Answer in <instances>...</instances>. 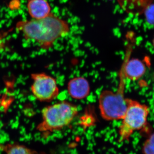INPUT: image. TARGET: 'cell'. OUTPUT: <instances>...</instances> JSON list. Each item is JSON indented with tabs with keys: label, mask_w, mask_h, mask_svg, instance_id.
I'll use <instances>...</instances> for the list:
<instances>
[{
	"label": "cell",
	"mask_w": 154,
	"mask_h": 154,
	"mask_svg": "<svg viewBox=\"0 0 154 154\" xmlns=\"http://www.w3.org/2000/svg\"><path fill=\"white\" fill-rule=\"evenodd\" d=\"M17 28L25 39L34 42L44 50L51 48L56 40L70 31L68 22L52 13L43 19L20 21Z\"/></svg>",
	"instance_id": "cell-1"
},
{
	"label": "cell",
	"mask_w": 154,
	"mask_h": 154,
	"mask_svg": "<svg viewBox=\"0 0 154 154\" xmlns=\"http://www.w3.org/2000/svg\"><path fill=\"white\" fill-rule=\"evenodd\" d=\"M41 113L42 120L37 129L44 135L48 136L70 124L78 115L79 109L73 103L61 101L44 107Z\"/></svg>",
	"instance_id": "cell-2"
},
{
	"label": "cell",
	"mask_w": 154,
	"mask_h": 154,
	"mask_svg": "<svg viewBox=\"0 0 154 154\" xmlns=\"http://www.w3.org/2000/svg\"><path fill=\"white\" fill-rule=\"evenodd\" d=\"M126 78L122 68L119 75V82L116 92L105 90L99 96V106L100 114L106 121L122 119L126 111V99L125 98V88Z\"/></svg>",
	"instance_id": "cell-3"
},
{
	"label": "cell",
	"mask_w": 154,
	"mask_h": 154,
	"mask_svg": "<svg viewBox=\"0 0 154 154\" xmlns=\"http://www.w3.org/2000/svg\"><path fill=\"white\" fill-rule=\"evenodd\" d=\"M126 109L119 129V142L129 140L133 134L143 129L147 124L149 108L147 105L126 99Z\"/></svg>",
	"instance_id": "cell-4"
},
{
	"label": "cell",
	"mask_w": 154,
	"mask_h": 154,
	"mask_svg": "<svg viewBox=\"0 0 154 154\" xmlns=\"http://www.w3.org/2000/svg\"><path fill=\"white\" fill-rule=\"evenodd\" d=\"M31 78L30 90L35 99L41 102H49L57 98L59 88L54 78L41 72L32 74Z\"/></svg>",
	"instance_id": "cell-5"
},
{
	"label": "cell",
	"mask_w": 154,
	"mask_h": 154,
	"mask_svg": "<svg viewBox=\"0 0 154 154\" xmlns=\"http://www.w3.org/2000/svg\"><path fill=\"white\" fill-rule=\"evenodd\" d=\"M127 55L126 60L122 66L125 77L131 81H135L143 76L146 71V67L142 61L137 58L128 59Z\"/></svg>",
	"instance_id": "cell-6"
},
{
	"label": "cell",
	"mask_w": 154,
	"mask_h": 154,
	"mask_svg": "<svg viewBox=\"0 0 154 154\" xmlns=\"http://www.w3.org/2000/svg\"><path fill=\"white\" fill-rule=\"evenodd\" d=\"M67 89L69 95L76 100L85 99L90 93L89 82L82 77H76L70 80L68 84Z\"/></svg>",
	"instance_id": "cell-7"
},
{
	"label": "cell",
	"mask_w": 154,
	"mask_h": 154,
	"mask_svg": "<svg viewBox=\"0 0 154 154\" xmlns=\"http://www.w3.org/2000/svg\"><path fill=\"white\" fill-rule=\"evenodd\" d=\"M28 14L32 19H43L51 14V8L46 0H28Z\"/></svg>",
	"instance_id": "cell-8"
},
{
	"label": "cell",
	"mask_w": 154,
	"mask_h": 154,
	"mask_svg": "<svg viewBox=\"0 0 154 154\" xmlns=\"http://www.w3.org/2000/svg\"><path fill=\"white\" fill-rule=\"evenodd\" d=\"M0 148L2 149L5 154H38L23 145L18 143H8L1 145Z\"/></svg>",
	"instance_id": "cell-9"
},
{
	"label": "cell",
	"mask_w": 154,
	"mask_h": 154,
	"mask_svg": "<svg viewBox=\"0 0 154 154\" xmlns=\"http://www.w3.org/2000/svg\"><path fill=\"white\" fill-rule=\"evenodd\" d=\"M142 152L143 154H154V133L151 134L144 142Z\"/></svg>",
	"instance_id": "cell-10"
},
{
	"label": "cell",
	"mask_w": 154,
	"mask_h": 154,
	"mask_svg": "<svg viewBox=\"0 0 154 154\" xmlns=\"http://www.w3.org/2000/svg\"><path fill=\"white\" fill-rule=\"evenodd\" d=\"M147 21L151 25H154V5L148 7L145 12Z\"/></svg>",
	"instance_id": "cell-11"
},
{
	"label": "cell",
	"mask_w": 154,
	"mask_h": 154,
	"mask_svg": "<svg viewBox=\"0 0 154 154\" xmlns=\"http://www.w3.org/2000/svg\"><path fill=\"white\" fill-rule=\"evenodd\" d=\"M152 44H153V46L154 47V37L153 39V40H152Z\"/></svg>",
	"instance_id": "cell-12"
},
{
	"label": "cell",
	"mask_w": 154,
	"mask_h": 154,
	"mask_svg": "<svg viewBox=\"0 0 154 154\" xmlns=\"http://www.w3.org/2000/svg\"><path fill=\"white\" fill-rule=\"evenodd\" d=\"M109 1H110V0H109Z\"/></svg>",
	"instance_id": "cell-13"
}]
</instances>
